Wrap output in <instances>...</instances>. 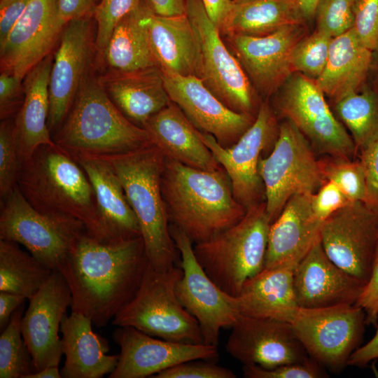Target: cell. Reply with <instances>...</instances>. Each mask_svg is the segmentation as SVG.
Here are the masks:
<instances>
[{"instance_id":"cell-1","label":"cell","mask_w":378,"mask_h":378,"mask_svg":"<svg viewBox=\"0 0 378 378\" xmlns=\"http://www.w3.org/2000/svg\"><path fill=\"white\" fill-rule=\"evenodd\" d=\"M141 237L102 243L83 233L57 270L71 293V312L106 326L134 297L148 265Z\"/></svg>"},{"instance_id":"cell-2","label":"cell","mask_w":378,"mask_h":378,"mask_svg":"<svg viewBox=\"0 0 378 378\" xmlns=\"http://www.w3.org/2000/svg\"><path fill=\"white\" fill-rule=\"evenodd\" d=\"M161 190L169 220L195 244L234 225L246 212L221 168L206 171L165 158Z\"/></svg>"},{"instance_id":"cell-3","label":"cell","mask_w":378,"mask_h":378,"mask_svg":"<svg viewBox=\"0 0 378 378\" xmlns=\"http://www.w3.org/2000/svg\"><path fill=\"white\" fill-rule=\"evenodd\" d=\"M17 186L39 212L81 223L88 235L103 243L92 186L74 158L57 144L38 148L20 165Z\"/></svg>"},{"instance_id":"cell-4","label":"cell","mask_w":378,"mask_h":378,"mask_svg":"<svg viewBox=\"0 0 378 378\" xmlns=\"http://www.w3.org/2000/svg\"><path fill=\"white\" fill-rule=\"evenodd\" d=\"M99 156L116 175L136 215L148 263L162 270L176 265V248L161 190L165 156L152 143L131 151Z\"/></svg>"},{"instance_id":"cell-5","label":"cell","mask_w":378,"mask_h":378,"mask_svg":"<svg viewBox=\"0 0 378 378\" xmlns=\"http://www.w3.org/2000/svg\"><path fill=\"white\" fill-rule=\"evenodd\" d=\"M52 140L70 154L95 155L125 153L151 143L147 131L121 113L90 69Z\"/></svg>"},{"instance_id":"cell-6","label":"cell","mask_w":378,"mask_h":378,"mask_svg":"<svg viewBox=\"0 0 378 378\" xmlns=\"http://www.w3.org/2000/svg\"><path fill=\"white\" fill-rule=\"evenodd\" d=\"M271 223L265 203H257L234 225L193 245L200 265L227 295L237 296L263 270Z\"/></svg>"},{"instance_id":"cell-7","label":"cell","mask_w":378,"mask_h":378,"mask_svg":"<svg viewBox=\"0 0 378 378\" xmlns=\"http://www.w3.org/2000/svg\"><path fill=\"white\" fill-rule=\"evenodd\" d=\"M181 267L158 269L148 262L138 290L112 320L118 326H132L153 337L204 344L199 323L181 304L176 286Z\"/></svg>"},{"instance_id":"cell-8","label":"cell","mask_w":378,"mask_h":378,"mask_svg":"<svg viewBox=\"0 0 378 378\" xmlns=\"http://www.w3.org/2000/svg\"><path fill=\"white\" fill-rule=\"evenodd\" d=\"M258 172L265 187V208L271 223L290 197L314 194L326 181L321 162L316 160L309 141L288 120L280 125L271 154L260 158Z\"/></svg>"},{"instance_id":"cell-9","label":"cell","mask_w":378,"mask_h":378,"mask_svg":"<svg viewBox=\"0 0 378 378\" xmlns=\"http://www.w3.org/2000/svg\"><path fill=\"white\" fill-rule=\"evenodd\" d=\"M84 225L76 220L43 214L25 199L16 185L1 201L0 239L23 246L52 270H58L80 235Z\"/></svg>"},{"instance_id":"cell-10","label":"cell","mask_w":378,"mask_h":378,"mask_svg":"<svg viewBox=\"0 0 378 378\" xmlns=\"http://www.w3.org/2000/svg\"><path fill=\"white\" fill-rule=\"evenodd\" d=\"M186 15L197 45L196 76L228 108L250 114L254 104L250 80L222 41L202 0H187Z\"/></svg>"},{"instance_id":"cell-11","label":"cell","mask_w":378,"mask_h":378,"mask_svg":"<svg viewBox=\"0 0 378 378\" xmlns=\"http://www.w3.org/2000/svg\"><path fill=\"white\" fill-rule=\"evenodd\" d=\"M310 358L334 373L340 372L360 346L365 313L354 304L300 307L291 322Z\"/></svg>"},{"instance_id":"cell-12","label":"cell","mask_w":378,"mask_h":378,"mask_svg":"<svg viewBox=\"0 0 378 378\" xmlns=\"http://www.w3.org/2000/svg\"><path fill=\"white\" fill-rule=\"evenodd\" d=\"M278 106L321 153L349 158L356 147L353 139L335 118L315 80L293 73L281 85Z\"/></svg>"},{"instance_id":"cell-13","label":"cell","mask_w":378,"mask_h":378,"mask_svg":"<svg viewBox=\"0 0 378 378\" xmlns=\"http://www.w3.org/2000/svg\"><path fill=\"white\" fill-rule=\"evenodd\" d=\"M170 232L181 255L183 274L176 286L177 298L183 307L197 320L204 343L218 346L222 328H231L240 314L206 274L198 262L193 243L181 230L174 226Z\"/></svg>"},{"instance_id":"cell-14","label":"cell","mask_w":378,"mask_h":378,"mask_svg":"<svg viewBox=\"0 0 378 378\" xmlns=\"http://www.w3.org/2000/svg\"><path fill=\"white\" fill-rule=\"evenodd\" d=\"M320 241L328 256L365 284L378 246V214L363 202H351L325 220Z\"/></svg>"},{"instance_id":"cell-15","label":"cell","mask_w":378,"mask_h":378,"mask_svg":"<svg viewBox=\"0 0 378 378\" xmlns=\"http://www.w3.org/2000/svg\"><path fill=\"white\" fill-rule=\"evenodd\" d=\"M275 131L274 115L265 103L251 125L230 146L224 147L212 135L199 131L200 138L227 173L234 198L246 209L259 203L262 183L258 172L260 155Z\"/></svg>"},{"instance_id":"cell-16","label":"cell","mask_w":378,"mask_h":378,"mask_svg":"<svg viewBox=\"0 0 378 378\" xmlns=\"http://www.w3.org/2000/svg\"><path fill=\"white\" fill-rule=\"evenodd\" d=\"M113 339L120 351L109 378L153 377L183 362L218 358L216 346L169 341L132 326H118L113 333Z\"/></svg>"},{"instance_id":"cell-17","label":"cell","mask_w":378,"mask_h":378,"mask_svg":"<svg viewBox=\"0 0 378 378\" xmlns=\"http://www.w3.org/2000/svg\"><path fill=\"white\" fill-rule=\"evenodd\" d=\"M231 329L226 351L244 365L272 368L310 358L291 323L240 314Z\"/></svg>"},{"instance_id":"cell-18","label":"cell","mask_w":378,"mask_h":378,"mask_svg":"<svg viewBox=\"0 0 378 378\" xmlns=\"http://www.w3.org/2000/svg\"><path fill=\"white\" fill-rule=\"evenodd\" d=\"M71 303L69 287L57 270L52 271L42 287L29 299V306L22 318L21 331L35 371L59 365L63 354L59 332Z\"/></svg>"},{"instance_id":"cell-19","label":"cell","mask_w":378,"mask_h":378,"mask_svg":"<svg viewBox=\"0 0 378 378\" xmlns=\"http://www.w3.org/2000/svg\"><path fill=\"white\" fill-rule=\"evenodd\" d=\"M59 0H31L0 43L1 72L23 78L48 56L64 29L58 15Z\"/></svg>"},{"instance_id":"cell-20","label":"cell","mask_w":378,"mask_h":378,"mask_svg":"<svg viewBox=\"0 0 378 378\" xmlns=\"http://www.w3.org/2000/svg\"><path fill=\"white\" fill-rule=\"evenodd\" d=\"M306 24L284 26L263 36H226L249 80L262 94L269 95L294 73L291 64L295 44L306 34Z\"/></svg>"},{"instance_id":"cell-21","label":"cell","mask_w":378,"mask_h":378,"mask_svg":"<svg viewBox=\"0 0 378 378\" xmlns=\"http://www.w3.org/2000/svg\"><path fill=\"white\" fill-rule=\"evenodd\" d=\"M160 71L170 100L197 130L223 146L234 144L254 121L251 114L228 108L197 76Z\"/></svg>"},{"instance_id":"cell-22","label":"cell","mask_w":378,"mask_h":378,"mask_svg":"<svg viewBox=\"0 0 378 378\" xmlns=\"http://www.w3.org/2000/svg\"><path fill=\"white\" fill-rule=\"evenodd\" d=\"M92 17L90 15L70 21L60 36L49 81L48 126L52 137L66 118L89 70Z\"/></svg>"},{"instance_id":"cell-23","label":"cell","mask_w":378,"mask_h":378,"mask_svg":"<svg viewBox=\"0 0 378 378\" xmlns=\"http://www.w3.org/2000/svg\"><path fill=\"white\" fill-rule=\"evenodd\" d=\"M293 283L302 308L354 304L365 285L328 256L320 237L295 266Z\"/></svg>"},{"instance_id":"cell-24","label":"cell","mask_w":378,"mask_h":378,"mask_svg":"<svg viewBox=\"0 0 378 378\" xmlns=\"http://www.w3.org/2000/svg\"><path fill=\"white\" fill-rule=\"evenodd\" d=\"M84 169L94 192L103 243L141 237L139 225L116 175L101 156L71 154Z\"/></svg>"},{"instance_id":"cell-25","label":"cell","mask_w":378,"mask_h":378,"mask_svg":"<svg viewBox=\"0 0 378 378\" xmlns=\"http://www.w3.org/2000/svg\"><path fill=\"white\" fill-rule=\"evenodd\" d=\"M312 195L290 197L271 223L264 268L297 265L319 239L323 221L313 212Z\"/></svg>"},{"instance_id":"cell-26","label":"cell","mask_w":378,"mask_h":378,"mask_svg":"<svg viewBox=\"0 0 378 378\" xmlns=\"http://www.w3.org/2000/svg\"><path fill=\"white\" fill-rule=\"evenodd\" d=\"M296 265L264 268L244 284L233 307L243 316L270 318L291 323L300 308L293 283Z\"/></svg>"},{"instance_id":"cell-27","label":"cell","mask_w":378,"mask_h":378,"mask_svg":"<svg viewBox=\"0 0 378 378\" xmlns=\"http://www.w3.org/2000/svg\"><path fill=\"white\" fill-rule=\"evenodd\" d=\"M99 80L121 113L141 127L171 102L157 66L127 72L108 71Z\"/></svg>"},{"instance_id":"cell-28","label":"cell","mask_w":378,"mask_h":378,"mask_svg":"<svg viewBox=\"0 0 378 378\" xmlns=\"http://www.w3.org/2000/svg\"><path fill=\"white\" fill-rule=\"evenodd\" d=\"M143 128L165 158L206 171L220 168L199 130L172 101L150 117Z\"/></svg>"},{"instance_id":"cell-29","label":"cell","mask_w":378,"mask_h":378,"mask_svg":"<svg viewBox=\"0 0 378 378\" xmlns=\"http://www.w3.org/2000/svg\"><path fill=\"white\" fill-rule=\"evenodd\" d=\"M92 321L71 312L61 323L65 361L60 370L64 378H101L115 368L119 355H109L106 340L93 331Z\"/></svg>"},{"instance_id":"cell-30","label":"cell","mask_w":378,"mask_h":378,"mask_svg":"<svg viewBox=\"0 0 378 378\" xmlns=\"http://www.w3.org/2000/svg\"><path fill=\"white\" fill-rule=\"evenodd\" d=\"M52 61L50 54L24 78V100L14 118L20 165L29 160L40 146L55 144L48 126Z\"/></svg>"},{"instance_id":"cell-31","label":"cell","mask_w":378,"mask_h":378,"mask_svg":"<svg viewBox=\"0 0 378 378\" xmlns=\"http://www.w3.org/2000/svg\"><path fill=\"white\" fill-rule=\"evenodd\" d=\"M145 22L151 51L160 70L196 76L197 45L187 15L162 16L150 11Z\"/></svg>"},{"instance_id":"cell-32","label":"cell","mask_w":378,"mask_h":378,"mask_svg":"<svg viewBox=\"0 0 378 378\" xmlns=\"http://www.w3.org/2000/svg\"><path fill=\"white\" fill-rule=\"evenodd\" d=\"M372 58V51L360 41L352 28L332 38L326 67L315 80L323 93L336 102L358 91Z\"/></svg>"},{"instance_id":"cell-33","label":"cell","mask_w":378,"mask_h":378,"mask_svg":"<svg viewBox=\"0 0 378 378\" xmlns=\"http://www.w3.org/2000/svg\"><path fill=\"white\" fill-rule=\"evenodd\" d=\"M150 11L142 0L117 24L101 58L108 71L127 72L157 66L145 22Z\"/></svg>"},{"instance_id":"cell-34","label":"cell","mask_w":378,"mask_h":378,"mask_svg":"<svg viewBox=\"0 0 378 378\" xmlns=\"http://www.w3.org/2000/svg\"><path fill=\"white\" fill-rule=\"evenodd\" d=\"M294 0H232L221 28L225 36H263L295 24H306Z\"/></svg>"},{"instance_id":"cell-35","label":"cell","mask_w":378,"mask_h":378,"mask_svg":"<svg viewBox=\"0 0 378 378\" xmlns=\"http://www.w3.org/2000/svg\"><path fill=\"white\" fill-rule=\"evenodd\" d=\"M53 270L20 244L0 239V291L31 298Z\"/></svg>"},{"instance_id":"cell-36","label":"cell","mask_w":378,"mask_h":378,"mask_svg":"<svg viewBox=\"0 0 378 378\" xmlns=\"http://www.w3.org/2000/svg\"><path fill=\"white\" fill-rule=\"evenodd\" d=\"M337 113L351 132L356 149L378 137V96L371 90L351 92L335 102Z\"/></svg>"},{"instance_id":"cell-37","label":"cell","mask_w":378,"mask_h":378,"mask_svg":"<svg viewBox=\"0 0 378 378\" xmlns=\"http://www.w3.org/2000/svg\"><path fill=\"white\" fill-rule=\"evenodd\" d=\"M24 304L13 314L0 335V378H27L35 372L21 331Z\"/></svg>"},{"instance_id":"cell-38","label":"cell","mask_w":378,"mask_h":378,"mask_svg":"<svg viewBox=\"0 0 378 378\" xmlns=\"http://www.w3.org/2000/svg\"><path fill=\"white\" fill-rule=\"evenodd\" d=\"M332 37L316 29L303 36L294 46L291 64L295 71L316 80L324 70Z\"/></svg>"},{"instance_id":"cell-39","label":"cell","mask_w":378,"mask_h":378,"mask_svg":"<svg viewBox=\"0 0 378 378\" xmlns=\"http://www.w3.org/2000/svg\"><path fill=\"white\" fill-rule=\"evenodd\" d=\"M325 180L335 183L349 202H364L366 196L365 173L361 162L335 157L321 162Z\"/></svg>"},{"instance_id":"cell-40","label":"cell","mask_w":378,"mask_h":378,"mask_svg":"<svg viewBox=\"0 0 378 378\" xmlns=\"http://www.w3.org/2000/svg\"><path fill=\"white\" fill-rule=\"evenodd\" d=\"M20 161L15 136L14 118L0 124V197L6 199L17 185Z\"/></svg>"},{"instance_id":"cell-41","label":"cell","mask_w":378,"mask_h":378,"mask_svg":"<svg viewBox=\"0 0 378 378\" xmlns=\"http://www.w3.org/2000/svg\"><path fill=\"white\" fill-rule=\"evenodd\" d=\"M141 1L99 0L93 12V18L97 27L94 41L97 57L102 58L117 24L127 13L137 7Z\"/></svg>"},{"instance_id":"cell-42","label":"cell","mask_w":378,"mask_h":378,"mask_svg":"<svg viewBox=\"0 0 378 378\" xmlns=\"http://www.w3.org/2000/svg\"><path fill=\"white\" fill-rule=\"evenodd\" d=\"M356 0H319L315 18L316 29L332 38L351 29Z\"/></svg>"},{"instance_id":"cell-43","label":"cell","mask_w":378,"mask_h":378,"mask_svg":"<svg viewBox=\"0 0 378 378\" xmlns=\"http://www.w3.org/2000/svg\"><path fill=\"white\" fill-rule=\"evenodd\" d=\"M324 369L309 358L303 362L284 364L272 368L244 365L243 373L245 377L248 378H318L327 375Z\"/></svg>"},{"instance_id":"cell-44","label":"cell","mask_w":378,"mask_h":378,"mask_svg":"<svg viewBox=\"0 0 378 378\" xmlns=\"http://www.w3.org/2000/svg\"><path fill=\"white\" fill-rule=\"evenodd\" d=\"M353 29L366 48L378 50V0H356Z\"/></svg>"},{"instance_id":"cell-45","label":"cell","mask_w":378,"mask_h":378,"mask_svg":"<svg viewBox=\"0 0 378 378\" xmlns=\"http://www.w3.org/2000/svg\"><path fill=\"white\" fill-rule=\"evenodd\" d=\"M212 360H192L181 363L157 374L154 378H235L230 369L216 365Z\"/></svg>"},{"instance_id":"cell-46","label":"cell","mask_w":378,"mask_h":378,"mask_svg":"<svg viewBox=\"0 0 378 378\" xmlns=\"http://www.w3.org/2000/svg\"><path fill=\"white\" fill-rule=\"evenodd\" d=\"M23 78L1 72L0 119L14 118L20 110L25 97Z\"/></svg>"},{"instance_id":"cell-47","label":"cell","mask_w":378,"mask_h":378,"mask_svg":"<svg viewBox=\"0 0 378 378\" xmlns=\"http://www.w3.org/2000/svg\"><path fill=\"white\" fill-rule=\"evenodd\" d=\"M349 202L339 187L331 181H325L318 191L311 195L313 212L322 221Z\"/></svg>"},{"instance_id":"cell-48","label":"cell","mask_w":378,"mask_h":378,"mask_svg":"<svg viewBox=\"0 0 378 378\" xmlns=\"http://www.w3.org/2000/svg\"><path fill=\"white\" fill-rule=\"evenodd\" d=\"M366 179L364 204L378 214V137L360 150Z\"/></svg>"},{"instance_id":"cell-49","label":"cell","mask_w":378,"mask_h":378,"mask_svg":"<svg viewBox=\"0 0 378 378\" xmlns=\"http://www.w3.org/2000/svg\"><path fill=\"white\" fill-rule=\"evenodd\" d=\"M356 305L365 313L366 325L376 326L378 321V246L368 281L365 284Z\"/></svg>"},{"instance_id":"cell-50","label":"cell","mask_w":378,"mask_h":378,"mask_svg":"<svg viewBox=\"0 0 378 378\" xmlns=\"http://www.w3.org/2000/svg\"><path fill=\"white\" fill-rule=\"evenodd\" d=\"M31 0H0V43H3Z\"/></svg>"},{"instance_id":"cell-51","label":"cell","mask_w":378,"mask_h":378,"mask_svg":"<svg viewBox=\"0 0 378 378\" xmlns=\"http://www.w3.org/2000/svg\"><path fill=\"white\" fill-rule=\"evenodd\" d=\"M96 2V0H59V20L66 26L73 20L93 15Z\"/></svg>"},{"instance_id":"cell-52","label":"cell","mask_w":378,"mask_h":378,"mask_svg":"<svg viewBox=\"0 0 378 378\" xmlns=\"http://www.w3.org/2000/svg\"><path fill=\"white\" fill-rule=\"evenodd\" d=\"M378 358V326L373 337L349 357L347 365L363 368Z\"/></svg>"},{"instance_id":"cell-53","label":"cell","mask_w":378,"mask_h":378,"mask_svg":"<svg viewBox=\"0 0 378 378\" xmlns=\"http://www.w3.org/2000/svg\"><path fill=\"white\" fill-rule=\"evenodd\" d=\"M27 298L22 295L0 291V330L2 331L8 324L14 312Z\"/></svg>"},{"instance_id":"cell-54","label":"cell","mask_w":378,"mask_h":378,"mask_svg":"<svg viewBox=\"0 0 378 378\" xmlns=\"http://www.w3.org/2000/svg\"><path fill=\"white\" fill-rule=\"evenodd\" d=\"M151 11L162 16L186 14L187 0H146Z\"/></svg>"},{"instance_id":"cell-55","label":"cell","mask_w":378,"mask_h":378,"mask_svg":"<svg viewBox=\"0 0 378 378\" xmlns=\"http://www.w3.org/2000/svg\"><path fill=\"white\" fill-rule=\"evenodd\" d=\"M208 15L219 29L229 13L232 0H202Z\"/></svg>"},{"instance_id":"cell-56","label":"cell","mask_w":378,"mask_h":378,"mask_svg":"<svg viewBox=\"0 0 378 378\" xmlns=\"http://www.w3.org/2000/svg\"><path fill=\"white\" fill-rule=\"evenodd\" d=\"M306 22L315 18L319 0H294Z\"/></svg>"},{"instance_id":"cell-57","label":"cell","mask_w":378,"mask_h":378,"mask_svg":"<svg viewBox=\"0 0 378 378\" xmlns=\"http://www.w3.org/2000/svg\"><path fill=\"white\" fill-rule=\"evenodd\" d=\"M59 365H50L30 374L27 378H60Z\"/></svg>"},{"instance_id":"cell-58","label":"cell","mask_w":378,"mask_h":378,"mask_svg":"<svg viewBox=\"0 0 378 378\" xmlns=\"http://www.w3.org/2000/svg\"><path fill=\"white\" fill-rule=\"evenodd\" d=\"M98 0H96V1H97Z\"/></svg>"}]
</instances>
